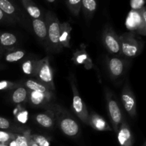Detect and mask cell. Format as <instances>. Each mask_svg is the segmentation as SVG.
Here are the masks:
<instances>
[{
  "mask_svg": "<svg viewBox=\"0 0 146 146\" xmlns=\"http://www.w3.org/2000/svg\"><path fill=\"white\" fill-rule=\"evenodd\" d=\"M47 108L54 113L55 122L64 135L74 138L79 134L80 127L78 123L63 107L51 103L46 108Z\"/></svg>",
  "mask_w": 146,
  "mask_h": 146,
  "instance_id": "6da1fadb",
  "label": "cell"
},
{
  "mask_svg": "<svg viewBox=\"0 0 146 146\" xmlns=\"http://www.w3.org/2000/svg\"><path fill=\"white\" fill-rule=\"evenodd\" d=\"M47 28V48L58 53L63 47L60 43V24L56 15L52 11H47L44 17Z\"/></svg>",
  "mask_w": 146,
  "mask_h": 146,
  "instance_id": "7a4b0ae2",
  "label": "cell"
},
{
  "mask_svg": "<svg viewBox=\"0 0 146 146\" xmlns=\"http://www.w3.org/2000/svg\"><path fill=\"white\" fill-rule=\"evenodd\" d=\"M121 54L128 58L136 57L141 53L143 46L141 38L133 31L124 33L119 36Z\"/></svg>",
  "mask_w": 146,
  "mask_h": 146,
  "instance_id": "3957f363",
  "label": "cell"
},
{
  "mask_svg": "<svg viewBox=\"0 0 146 146\" xmlns=\"http://www.w3.org/2000/svg\"><path fill=\"white\" fill-rule=\"evenodd\" d=\"M34 77L51 91L53 92L55 90L52 68L48 56L42 59L37 60Z\"/></svg>",
  "mask_w": 146,
  "mask_h": 146,
  "instance_id": "277c9868",
  "label": "cell"
},
{
  "mask_svg": "<svg viewBox=\"0 0 146 146\" xmlns=\"http://www.w3.org/2000/svg\"><path fill=\"white\" fill-rule=\"evenodd\" d=\"M70 84H71V89L73 92V104L72 110L73 112L76 114L77 117L86 125H88V112L85 103L84 102L81 98L79 94L78 87H77L76 81L74 75L71 74L69 77Z\"/></svg>",
  "mask_w": 146,
  "mask_h": 146,
  "instance_id": "5b68a950",
  "label": "cell"
},
{
  "mask_svg": "<svg viewBox=\"0 0 146 146\" xmlns=\"http://www.w3.org/2000/svg\"><path fill=\"white\" fill-rule=\"evenodd\" d=\"M106 99L107 101L108 115L112 124V129L115 133H117L120 125L123 119L122 111L114 95L110 91V90H106Z\"/></svg>",
  "mask_w": 146,
  "mask_h": 146,
  "instance_id": "8992f818",
  "label": "cell"
},
{
  "mask_svg": "<svg viewBox=\"0 0 146 146\" xmlns=\"http://www.w3.org/2000/svg\"><path fill=\"white\" fill-rule=\"evenodd\" d=\"M103 42L107 51L113 55L121 54L119 36L111 25H106L103 31Z\"/></svg>",
  "mask_w": 146,
  "mask_h": 146,
  "instance_id": "52a82bcc",
  "label": "cell"
},
{
  "mask_svg": "<svg viewBox=\"0 0 146 146\" xmlns=\"http://www.w3.org/2000/svg\"><path fill=\"white\" fill-rule=\"evenodd\" d=\"M121 101L125 111L131 118H135L137 115L136 100L135 96L130 86L128 80H126L121 91Z\"/></svg>",
  "mask_w": 146,
  "mask_h": 146,
  "instance_id": "ba28073f",
  "label": "cell"
},
{
  "mask_svg": "<svg viewBox=\"0 0 146 146\" xmlns=\"http://www.w3.org/2000/svg\"><path fill=\"white\" fill-rule=\"evenodd\" d=\"M108 71L111 78L118 79L123 76L126 69V62L120 57H111L107 62Z\"/></svg>",
  "mask_w": 146,
  "mask_h": 146,
  "instance_id": "9c48e42d",
  "label": "cell"
},
{
  "mask_svg": "<svg viewBox=\"0 0 146 146\" xmlns=\"http://www.w3.org/2000/svg\"><path fill=\"white\" fill-rule=\"evenodd\" d=\"M53 97V92L41 93L29 91L28 99L31 105L34 107H44L46 108L49 104H51Z\"/></svg>",
  "mask_w": 146,
  "mask_h": 146,
  "instance_id": "30bf717a",
  "label": "cell"
},
{
  "mask_svg": "<svg viewBox=\"0 0 146 146\" xmlns=\"http://www.w3.org/2000/svg\"><path fill=\"white\" fill-rule=\"evenodd\" d=\"M118 143L121 146H133L134 139L129 125L126 121L123 119L118 133H117Z\"/></svg>",
  "mask_w": 146,
  "mask_h": 146,
  "instance_id": "8fae6325",
  "label": "cell"
},
{
  "mask_svg": "<svg viewBox=\"0 0 146 146\" xmlns=\"http://www.w3.org/2000/svg\"><path fill=\"white\" fill-rule=\"evenodd\" d=\"M88 125L98 131H112V128L102 116L91 111L88 115Z\"/></svg>",
  "mask_w": 146,
  "mask_h": 146,
  "instance_id": "7c38bea8",
  "label": "cell"
},
{
  "mask_svg": "<svg viewBox=\"0 0 146 146\" xmlns=\"http://www.w3.org/2000/svg\"><path fill=\"white\" fill-rule=\"evenodd\" d=\"M35 121L43 128L50 129L55 125V117L54 113L49 108H46L45 112L40 113L35 116Z\"/></svg>",
  "mask_w": 146,
  "mask_h": 146,
  "instance_id": "4fadbf2b",
  "label": "cell"
},
{
  "mask_svg": "<svg viewBox=\"0 0 146 146\" xmlns=\"http://www.w3.org/2000/svg\"><path fill=\"white\" fill-rule=\"evenodd\" d=\"M32 27L34 33L47 47V28L44 19H32Z\"/></svg>",
  "mask_w": 146,
  "mask_h": 146,
  "instance_id": "5bb4252c",
  "label": "cell"
},
{
  "mask_svg": "<svg viewBox=\"0 0 146 146\" xmlns=\"http://www.w3.org/2000/svg\"><path fill=\"white\" fill-rule=\"evenodd\" d=\"M0 9L11 19L19 17V11L16 4L11 0H0Z\"/></svg>",
  "mask_w": 146,
  "mask_h": 146,
  "instance_id": "9a60e30c",
  "label": "cell"
},
{
  "mask_svg": "<svg viewBox=\"0 0 146 146\" xmlns=\"http://www.w3.org/2000/svg\"><path fill=\"white\" fill-rule=\"evenodd\" d=\"M17 36L10 32H0V46L7 50L15 48L17 44Z\"/></svg>",
  "mask_w": 146,
  "mask_h": 146,
  "instance_id": "2e32d148",
  "label": "cell"
},
{
  "mask_svg": "<svg viewBox=\"0 0 146 146\" xmlns=\"http://www.w3.org/2000/svg\"><path fill=\"white\" fill-rule=\"evenodd\" d=\"M29 98V91L23 86H17L13 90L11 95V100L14 104H21L27 102Z\"/></svg>",
  "mask_w": 146,
  "mask_h": 146,
  "instance_id": "e0dca14e",
  "label": "cell"
},
{
  "mask_svg": "<svg viewBox=\"0 0 146 146\" xmlns=\"http://www.w3.org/2000/svg\"><path fill=\"white\" fill-rule=\"evenodd\" d=\"M72 30L71 25L68 22L60 24V43L62 47L69 48L71 31Z\"/></svg>",
  "mask_w": 146,
  "mask_h": 146,
  "instance_id": "ac0fdd59",
  "label": "cell"
},
{
  "mask_svg": "<svg viewBox=\"0 0 146 146\" xmlns=\"http://www.w3.org/2000/svg\"><path fill=\"white\" fill-rule=\"evenodd\" d=\"M29 15L31 17L32 19H43L42 14L40 9L36 5L35 3L32 0H20Z\"/></svg>",
  "mask_w": 146,
  "mask_h": 146,
  "instance_id": "d6986e66",
  "label": "cell"
},
{
  "mask_svg": "<svg viewBox=\"0 0 146 146\" xmlns=\"http://www.w3.org/2000/svg\"><path fill=\"white\" fill-rule=\"evenodd\" d=\"M97 9L96 0H82L81 9L87 19H91Z\"/></svg>",
  "mask_w": 146,
  "mask_h": 146,
  "instance_id": "ffe728a7",
  "label": "cell"
},
{
  "mask_svg": "<svg viewBox=\"0 0 146 146\" xmlns=\"http://www.w3.org/2000/svg\"><path fill=\"white\" fill-rule=\"evenodd\" d=\"M25 86L29 91H37V92H41V93H49L52 92L50 91L48 88L45 86L44 84L40 83L39 81H35L34 79H30L27 80L25 81Z\"/></svg>",
  "mask_w": 146,
  "mask_h": 146,
  "instance_id": "44dd1931",
  "label": "cell"
},
{
  "mask_svg": "<svg viewBox=\"0 0 146 146\" xmlns=\"http://www.w3.org/2000/svg\"><path fill=\"white\" fill-rule=\"evenodd\" d=\"M25 56V52L23 50L17 49L9 51L5 56L6 61L9 63H14L19 61Z\"/></svg>",
  "mask_w": 146,
  "mask_h": 146,
  "instance_id": "7402d4cb",
  "label": "cell"
},
{
  "mask_svg": "<svg viewBox=\"0 0 146 146\" xmlns=\"http://www.w3.org/2000/svg\"><path fill=\"white\" fill-rule=\"evenodd\" d=\"M36 61L37 60L35 59H28L24 61L23 64H21V70L24 72V74L26 75L34 76Z\"/></svg>",
  "mask_w": 146,
  "mask_h": 146,
  "instance_id": "603a6c76",
  "label": "cell"
},
{
  "mask_svg": "<svg viewBox=\"0 0 146 146\" xmlns=\"http://www.w3.org/2000/svg\"><path fill=\"white\" fill-rule=\"evenodd\" d=\"M81 2L82 0H66L67 7L71 14L75 17L79 14L81 9Z\"/></svg>",
  "mask_w": 146,
  "mask_h": 146,
  "instance_id": "cb8c5ba5",
  "label": "cell"
},
{
  "mask_svg": "<svg viewBox=\"0 0 146 146\" xmlns=\"http://www.w3.org/2000/svg\"><path fill=\"white\" fill-rule=\"evenodd\" d=\"M29 136L38 146H51L50 141L44 135L39 134H30Z\"/></svg>",
  "mask_w": 146,
  "mask_h": 146,
  "instance_id": "d4e9b609",
  "label": "cell"
},
{
  "mask_svg": "<svg viewBox=\"0 0 146 146\" xmlns=\"http://www.w3.org/2000/svg\"><path fill=\"white\" fill-rule=\"evenodd\" d=\"M17 133H18L0 131V143L8 144L10 141L14 140Z\"/></svg>",
  "mask_w": 146,
  "mask_h": 146,
  "instance_id": "484cf974",
  "label": "cell"
},
{
  "mask_svg": "<svg viewBox=\"0 0 146 146\" xmlns=\"http://www.w3.org/2000/svg\"><path fill=\"white\" fill-rule=\"evenodd\" d=\"M27 131H25L24 133H17L14 141L18 146H29L28 141V137L27 134Z\"/></svg>",
  "mask_w": 146,
  "mask_h": 146,
  "instance_id": "4316f807",
  "label": "cell"
},
{
  "mask_svg": "<svg viewBox=\"0 0 146 146\" xmlns=\"http://www.w3.org/2000/svg\"><path fill=\"white\" fill-rule=\"evenodd\" d=\"M0 129L2 130H14L17 131L19 128L14 127V125L8 119L0 116ZM20 130V129H19Z\"/></svg>",
  "mask_w": 146,
  "mask_h": 146,
  "instance_id": "83f0119b",
  "label": "cell"
},
{
  "mask_svg": "<svg viewBox=\"0 0 146 146\" xmlns=\"http://www.w3.org/2000/svg\"><path fill=\"white\" fill-rule=\"evenodd\" d=\"M18 86L17 83L9 81H0V91H11Z\"/></svg>",
  "mask_w": 146,
  "mask_h": 146,
  "instance_id": "f1b7e54d",
  "label": "cell"
},
{
  "mask_svg": "<svg viewBox=\"0 0 146 146\" xmlns=\"http://www.w3.org/2000/svg\"><path fill=\"white\" fill-rule=\"evenodd\" d=\"M12 21L11 19H10L8 16L6 15L4 12L2 11V10L0 9V22H2V21Z\"/></svg>",
  "mask_w": 146,
  "mask_h": 146,
  "instance_id": "f546056e",
  "label": "cell"
},
{
  "mask_svg": "<svg viewBox=\"0 0 146 146\" xmlns=\"http://www.w3.org/2000/svg\"><path fill=\"white\" fill-rule=\"evenodd\" d=\"M18 118L19 120V121H21V122H26V121L27 120V112L21 113L19 114V115H18Z\"/></svg>",
  "mask_w": 146,
  "mask_h": 146,
  "instance_id": "4dcf8cb0",
  "label": "cell"
},
{
  "mask_svg": "<svg viewBox=\"0 0 146 146\" xmlns=\"http://www.w3.org/2000/svg\"><path fill=\"white\" fill-rule=\"evenodd\" d=\"M27 137H28V141H29V146H38L35 142H34V141H33L32 139H31V138H30L29 135L31 134L30 131H27Z\"/></svg>",
  "mask_w": 146,
  "mask_h": 146,
  "instance_id": "1f68e13d",
  "label": "cell"
},
{
  "mask_svg": "<svg viewBox=\"0 0 146 146\" xmlns=\"http://www.w3.org/2000/svg\"><path fill=\"white\" fill-rule=\"evenodd\" d=\"M7 145H8L9 146H18L17 145V143H16V141H14V140H12V141H10V142Z\"/></svg>",
  "mask_w": 146,
  "mask_h": 146,
  "instance_id": "d6a6232c",
  "label": "cell"
},
{
  "mask_svg": "<svg viewBox=\"0 0 146 146\" xmlns=\"http://www.w3.org/2000/svg\"><path fill=\"white\" fill-rule=\"evenodd\" d=\"M46 1H48V3H54L56 0H46Z\"/></svg>",
  "mask_w": 146,
  "mask_h": 146,
  "instance_id": "836d02e7",
  "label": "cell"
},
{
  "mask_svg": "<svg viewBox=\"0 0 146 146\" xmlns=\"http://www.w3.org/2000/svg\"><path fill=\"white\" fill-rule=\"evenodd\" d=\"M0 146H9V145L6 143H0Z\"/></svg>",
  "mask_w": 146,
  "mask_h": 146,
  "instance_id": "e575fe53",
  "label": "cell"
}]
</instances>
